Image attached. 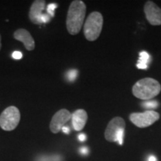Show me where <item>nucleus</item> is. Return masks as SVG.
Segmentation results:
<instances>
[{"mask_svg":"<svg viewBox=\"0 0 161 161\" xmlns=\"http://www.w3.org/2000/svg\"><path fill=\"white\" fill-rule=\"evenodd\" d=\"M86 8L84 2L75 0L70 4L66 17V29L70 35H76L79 33L83 25Z\"/></svg>","mask_w":161,"mask_h":161,"instance_id":"nucleus-1","label":"nucleus"},{"mask_svg":"<svg viewBox=\"0 0 161 161\" xmlns=\"http://www.w3.org/2000/svg\"><path fill=\"white\" fill-rule=\"evenodd\" d=\"M161 91V85L158 80L151 78L139 80L133 86L132 92L136 98L142 100H150Z\"/></svg>","mask_w":161,"mask_h":161,"instance_id":"nucleus-2","label":"nucleus"},{"mask_svg":"<svg viewBox=\"0 0 161 161\" xmlns=\"http://www.w3.org/2000/svg\"><path fill=\"white\" fill-rule=\"evenodd\" d=\"M103 26V17L99 12L94 11L88 16L84 25V34L89 41L96 40L100 36Z\"/></svg>","mask_w":161,"mask_h":161,"instance_id":"nucleus-3","label":"nucleus"},{"mask_svg":"<svg viewBox=\"0 0 161 161\" xmlns=\"http://www.w3.org/2000/svg\"><path fill=\"white\" fill-rule=\"evenodd\" d=\"M20 121V112L17 107L10 106L0 115V127L6 131H11L17 128Z\"/></svg>","mask_w":161,"mask_h":161,"instance_id":"nucleus-4","label":"nucleus"},{"mask_svg":"<svg viewBox=\"0 0 161 161\" xmlns=\"http://www.w3.org/2000/svg\"><path fill=\"white\" fill-rule=\"evenodd\" d=\"M130 122L140 128L149 127L160 119V114L154 110H146L143 113H133L129 116Z\"/></svg>","mask_w":161,"mask_h":161,"instance_id":"nucleus-5","label":"nucleus"},{"mask_svg":"<svg viewBox=\"0 0 161 161\" xmlns=\"http://www.w3.org/2000/svg\"><path fill=\"white\" fill-rule=\"evenodd\" d=\"M125 122L124 119L119 116L114 117L110 121L107 126L104 132V137L106 140L109 142H116L118 134L122 130H125Z\"/></svg>","mask_w":161,"mask_h":161,"instance_id":"nucleus-6","label":"nucleus"},{"mask_svg":"<svg viewBox=\"0 0 161 161\" xmlns=\"http://www.w3.org/2000/svg\"><path fill=\"white\" fill-rule=\"evenodd\" d=\"M71 119L72 114L68 110L61 109L58 110L52 116L49 125L50 130L53 134H58Z\"/></svg>","mask_w":161,"mask_h":161,"instance_id":"nucleus-7","label":"nucleus"},{"mask_svg":"<svg viewBox=\"0 0 161 161\" xmlns=\"http://www.w3.org/2000/svg\"><path fill=\"white\" fill-rule=\"evenodd\" d=\"M144 12L148 22L152 25H161V8L152 1L145 4Z\"/></svg>","mask_w":161,"mask_h":161,"instance_id":"nucleus-8","label":"nucleus"},{"mask_svg":"<svg viewBox=\"0 0 161 161\" xmlns=\"http://www.w3.org/2000/svg\"><path fill=\"white\" fill-rule=\"evenodd\" d=\"M46 8V2L43 0H36L32 3L30 8L29 17L31 23L35 25H41V17L43 14L42 12Z\"/></svg>","mask_w":161,"mask_h":161,"instance_id":"nucleus-9","label":"nucleus"},{"mask_svg":"<svg viewBox=\"0 0 161 161\" xmlns=\"http://www.w3.org/2000/svg\"><path fill=\"white\" fill-rule=\"evenodd\" d=\"M14 37L16 40L22 42L25 46V49L29 51H32L35 48V40L32 37L31 34L27 30L24 29H19L15 31L14 33Z\"/></svg>","mask_w":161,"mask_h":161,"instance_id":"nucleus-10","label":"nucleus"},{"mask_svg":"<svg viewBox=\"0 0 161 161\" xmlns=\"http://www.w3.org/2000/svg\"><path fill=\"white\" fill-rule=\"evenodd\" d=\"M88 116L85 110L83 109L76 110L72 114V124L73 128L77 131L81 130L85 126Z\"/></svg>","mask_w":161,"mask_h":161,"instance_id":"nucleus-11","label":"nucleus"},{"mask_svg":"<svg viewBox=\"0 0 161 161\" xmlns=\"http://www.w3.org/2000/svg\"><path fill=\"white\" fill-rule=\"evenodd\" d=\"M150 58V55L147 53L146 52L142 51L140 53V59H139L138 63H142V64H145L148 65V62Z\"/></svg>","mask_w":161,"mask_h":161,"instance_id":"nucleus-12","label":"nucleus"},{"mask_svg":"<svg viewBox=\"0 0 161 161\" xmlns=\"http://www.w3.org/2000/svg\"><path fill=\"white\" fill-rule=\"evenodd\" d=\"M142 106L151 110L152 109H154L158 106V102L157 101H148V102L142 103Z\"/></svg>","mask_w":161,"mask_h":161,"instance_id":"nucleus-13","label":"nucleus"},{"mask_svg":"<svg viewBox=\"0 0 161 161\" xmlns=\"http://www.w3.org/2000/svg\"><path fill=\"white\" fill-rule=\"evenodd\" d=\"M58 5L55 3H50L47 5V8H46V11H47L48 14H49L51 17H53L55 16V10L57 8Z\"/></svg>","mask_w":161,"mask_h":161,"instance_id":"nucleus-14","label":"nucleus"},{"mask_svg":"<svg viewBox=\"0 0 161 161\" xmlns=\"http://www.w3.org/2000/svg\"><path fill=\"white\" fill-rule=\"evenodd\" d=\"M61 158L60 156H45V157H40V158L37 159V161H60Z\"/></svg>","mask_w":161,"mask_h":161,"instance_id":"nucleus-15","label":"nucleus"},{"mask_svg":"<svg viewBox=\"0 0 161 161\" xmlns=\"http://www.w3.org/2000/svg\"><path fill=\"white\" fill-rule=\"evenodd\" d=\"M78 76V71L76 69H71L66 73V78L70 81H74Z\"/></svg>","mask_w":161,"mask_h":161,"instance_id":"nucleus-16","label":"nucleus"},{"mask_svg":"<svg viewBox=\"0 0 161 161\" xmlns=\"http://www.w3.org/2000/svg\"><path fill=\"white\" fill-rule=\"evenodd\" d=\"M12 57L17 60L21 59V58H23V54H22V52H20L19 51H15L13 52V54H12Z\"/></svg>","mask_w":161,"mask_h":161,"instance_id":"nucleus-17","label":"nucleus"},{"mask_svg":"<svg viewBox=\"0 0 161 161\" xmlns=\"http://www.w3.org/2000/svg\"><path fill=\"white\" fill-rule=\"evenodd\" d=\"M50 19H51V17L49 14H43L41 17L42 23H47L50 21Z\"/></svg>","mask_w":161,"mask_h":161,"instance_id":"nucleus-18","label":"nucleus"},{"mask_svg":"<svg viewBox=\"0 0 161 161\" xmlns=\"http://www.w3.org/2000/svg\"><path fill=\"white\" fill-rule=\"evenodd\" d=\"M79 151L80 154H84V155H86V154H87L89 153V149L86 147H82V148H80Z\"/></svg>","mask_w":161,"mask_h":161,"instance_id":"nucleus-19","label":"nucleus"},{"mask_svg":"<svg viewBox=\"0 0 161 161\" xmlns=\"http://www.w3.org/2000/svg\"><path fill=\"white\" fill-rule=\"evenodd\" d=\"M136 67L140 69H146L148 68V65L145 64H142V63H138L136 64Z\"/></svg>","mask_w":161,"mask_h":161,"instance_id":"nucleus-20","label":"nucleus"},{"mask_svg":"<svg viewBox=\"0 0 161 161\" xmlns=\"http://www.w3.org/2000/svg\"><path fill=\"white\" fill-rule=\"evenodd\" d=\"M78 140H79V141H80V142H84V141L86 140V136L84 134H80L78 135Z\"/></svg>","mask_w":161,"mask_h":161,"instance_id":"nucleus-21","label":"nucleus"},{"mask_svg":"<svg viewBox=\"0 0 161 161\" xmlns=\"http://www.w3.org/2000/svg\"><path fill=\"white\" fill-rule=\"evenodd\" d=\"M62 131L64 133H65L66 134H69L70 133V129L69 128V127L67 126H64L63 128H62Z\"/></svg>","mask_w":161,"mask_h":161,"instance_id":"nucleus-22","label":"nucleus"},{"mask_svg":"<svg viewBox=\"0 0 161 161\" xmlns=\"http://www.w3.org/2000/svg\"><path fill=\"white\" fill-rule=\"evenodd\" d=\"M148 161H157L156 157H154L153 155L149 156V158H148Z\"/></svg>","mask_w":161,"mask_h":161,"instance_id":"nucleus-23","label":"nucleus"},{"mask_svg":"<svg viewBox=\"0 0 161 161\" xmlns=\"http://www.w3.org/2000/svg\"><path fill=\"white\" fill-rule=\"evenodd\" d=\"M2 48V43H1V35H0V50H1Z\"/></svg>","mask_w":161,"mask_h":161,"instance_id":"nucleus-24","label":"nucleus"}]
</instances>
